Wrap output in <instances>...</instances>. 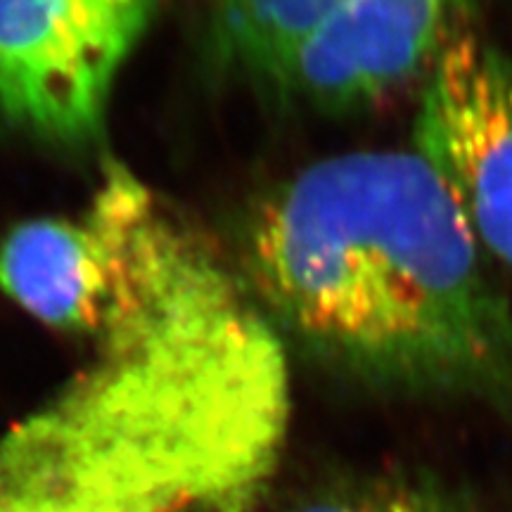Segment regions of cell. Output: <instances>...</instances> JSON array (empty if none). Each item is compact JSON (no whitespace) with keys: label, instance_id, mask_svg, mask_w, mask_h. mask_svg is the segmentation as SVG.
<instances>
[{"label":"cell","instance_id":"7a4b0ae2","mask_svg":"<svg viewBox=\"0 0 512 512\" xmlns=\"http://www.w3.org/2000/svg\"><path fill=\"white\" fill-rule=\"evenodd\" d=\"M256 299L278 330L373 389L512 406V302L413 150L306 166L256 209Z\"/></svg>","mask_w":512,"mask_h":512},{"label":"cell","instance_id":"52a82bcc","mask_svg":"<svg viewBox=\"0 0 512 512\" xmlns=\"http://www.w3.org/2000/svg\"><path fill=\"white\" fill-rule=\"evenodd\" d=\"M294 512H465L437 484L406 475L363 477Z\"/></svg>","mask_w":512,"mask_h":512},{"label":"cell","instance_id":"277c9868","mask_svg":"<svg viewBox=\"0 0 512 512\" xmlns=\"http://www.w3.org/2000/svg\"><path fill=\"white\" fill-rule=\"evenodd\" d=\"M413 152L512 271V55L465 29L422 79Z\"/></svg>","mask_w":512,"mask_h":512},{"label":"cell","instance_id":"6da1fadb","mask_svg":"<svg viewBox=\"0 0 512 512\" xmlns=\"http://www.w3.org/2000/svg\"><path fill=\"white\" fill-rule=\"evenodd\" d=\"M72 375L0 437V512H252L292 413L283 335L221 249L119 162L81 214Z\"/></svg>","mask_w":512,"mask_h":512},{"label":"cell","instance_id":"8992f818","mask_svg":"<svg viewBox=\"0 0 512 512\" xmlns=\"http://www.w3.org/2000/svg\"><path fill=\"white\" fill-rule=\"evenodd\" d=\"M344 0H214V24L230 60L273 81L292 50Z\"/></svg>","mask_w":512,"mask_h":512},{"label":"cell","instance_id":"3957f363","mask_svg":"<svg viewBox=\"0 0 512 512\" xmlns=\"http://www.w3.org/2000/svg\"><path fill=\"white\" fill-rule=\"evenodd\" d=\"M157 0H0V114L55 143L100 133Z\"/></svg>","mask_w":512,"mask_h":512},{"label":"cell","instance_id":"5b68a950","mask_svg":"<svg viewBox=\"0 0 512 512\" xmlns=\"http://www.w3.org/2000/svg\"><path fill=\"white\" fill-rule=\"evenodd\" d=\"M477 0H344L302 38L273 83L328 112L380 102L427 76Z\"/></svg>","mask_w":512,"mask_h":512}]
</instances>
